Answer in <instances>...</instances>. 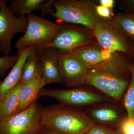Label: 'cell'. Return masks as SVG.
<instances>
[{"mask_svg":"<svg viewBox=\"0 0 134 134\" xmlns=\"http://www.w3.org/2000/svg\"><path fill=\"white\" fill-rule=\"evenodd\" d=\"M131 56L121 53L89 69L87 85L114 101L121 103L131 80Z\"/></svg>","mask_w":134,"mask_h":134,"instance_id":"1","label":"cell"},{"mask_svg":"<svg viewBox=\"0 0 134 134\" xmlns=\"http://www.w3.org/2000/svg\"><path fill=\"white\" fill-rule=\"evenodd\" d=\"M94 123L82 110L60 104L43 107L42 126L57 134H84Z\"/></svg>","mask_w":134,"mask_h":134,"instance_id":"2","label":"cell"},{"mask_svg":"<svg viewBox=\"0 0 134 134\" xmlns=\"http://www.w3.org/2000/svg\"><path fill=\"white\" fill-rule=\"evenodd\" d=\"M98 1L93 0H53L55 11L51 15L56 20L93 30L102 20L96 9Z\"/></svg>","mask_w":134,"mask_h":134,"instance_id":"3","label":"cell"},{"mask_svg":"<svg viewBox=\"0 0 134 134\" xmlns=\"http://www.w3.org/2000/svg\"><path fill=\"white\" fill-rule=\"evenodd\" d=\"M26 16L28 24L26 31L15 46L18 56L29 47L36 46L37 49L46 47L59 33L62 26V24L55 23L32 13Z\"/></svg>","mask_w":134,"mask_h":134,"instance_id":"4","label":"cell"},{"mask_svg":"<svg viewBox=\"0 0 134 134\" xmlns=\"http://www.w3.org/2000/svg\"><path fill=\"white\" fill-rule=\"evenodd\" d=\"M44 96L55 99L60 104L82 111L98 103L114 100L88 85L66 90L43 88L38 97Z\"/></svg>","mask_w":134,"mask_h":134,"instance_id":"5","label":"cell"},{"mask_svg":"<svg viewBox=\"0 0 134 134\" xmlns=\"http://www.w3.org/2000/svg\"><path fill=\"white\" fill-rule=\"evenodd\" d=\"M97 43L111 53H121L131 56L133 45L113 19H103L92 30Z\"/></svg>","mask_w":134,"mask_h":134,"instance_id":"6","label":"cell"},{"mask_svg":"<svg viewBox=\"0 0 134 134\" xmlns=\"http://www.w3.org/2000/svg\"><path fill=\"white\" fill-rule=\"evenodd\" d=\"M43 109L36 103L26 110L0 121V134H38L43 127Z\"/></svg>","mask_w":134,"mask_h":134,"instance_id":"7","label":"cell"},{"mask_svg":"<svg viewBox=\"0 0 134 134\" xmlns=\"http://www.w3.org/2000/svg\"><path fill=\"white\" fill-rule=\"evenodd\" d=\"M95 43L97 42L92 30L77 25L62 24L59 33L46 47L55 48L60 53H66Z\"/></svg>","mask_w":134,"mask_h":134,"instance_id":"8","label":"cell"},{"mask_svg":"<svg viewBox=\"0 0 134 134\" xmlns=\"http://www.w3.org/2000/svg\"><path fill=\"white\" fill-rule=\"evenodd\" d=\"M8 1L0 0V51L4 55L11 52L13 36L18 32L24 33L28 24L27 16H16L8 7Z\"/></svg>","mask_w":134,"mask_h":134,"instance_id":"9","label":"cell"},{"mask_svg":"<svg viewBox=\"0 0 134 134\" xmlns=\"http://www.w3.org/2000/svg\"><path fill=\"white\" fill-rule=\"evenodd\" d=\"M84 111L95 123L113 129H119L122 122L128 117L122 103L114 100L98 103Z\"/></svg>","mask_w":134,"mask_h":134,"instance_id":"10","label":"cell"},{"mask_svg":"<svg viewBox=\"0 0 134 134\" xmlns=\"http://www.w3.org/2000/svg\"><path fill=\"white\" fill-rule=\"evenodd\" d=\"M59 68L64 84L69 88L87 85L89 69L66 54H59Z\"/></svg>","mask_w":134,"mask_h":134,"instance_id":"11","label":"cell"},{"mask_svg":"<svg viewBox=\"0 0 134 134\" xmlns=\"http://www.w3.org/2000/svg\"><path fill=\"white\" fill-rule=\"evenodd\" d=\"M37 52L42 63L45 85L52 83L63 84L59 68L58 50L55 48L45 47L37 49Z\"/></svg>","mask_w":134,"mask_h":134,"instance_id":"12","label":"cell"},{"mask_svg":"<svg viewBox=\"0 0 134 134\" xmlns=\"http://www.w3.org/2000/svg\"><path fill=\"white\" fill-rule=\"evenodd\" d=\"M65 54L77 60L90 69L109 59L113 53L109 52L97 43H95Z\"/></svg>","mask_w":134,"mask_h":134,"instance_id":"13","label":"cell"},{"mask_svg":"<svg viewBox=\"0 0 134 134\" xmlns=\"http://www.w3.org/2000/svg\"><path fill=\"white\" fill-rule=\"evenodd\" d=\"M36 46L29 47L25 49L7 76L0 82V103L4 99L10 92L20 83L23 66L26 60L31 54L37 50Z\"/></svg>","mask_w":134,"mask_h":134,"instance_id":"14","label":"cell"},{"mask_svg":"<svg viewBox=\"0 0 134 134\" xmlns=\"http://www.w3.org/2000/svg\"><path fill=\"white\" fill-rule=\"evenodd\" d=\"M44 86L45 84L43 75L36 77L23 84L19 93L18 113L26 110L36 103V100L39 98V93Z\"/></svg>","mask_w":134,"mask_h":134,"instance_id":"15","label":"cell"},{"mask_svg":"<svg viewBox=\"0 0 134 134\" xmlns=\"http://www.w3.org/2000/svg\"><path fill=\"white\" fill-rule=\"evenodd\" d=\"M53 0H9L8 7L16 16L25 15L36 10L42 9Z\"/></svg>","mask_w":134,"mask_h":134,"instance_id":"16","label":"cell"},{"mask_svg":"<svg viewBox=\"0 0 134 134\" xmlns=\"http://www.w3.org/2000/svg\"><path fill=\"white\" fill-rule=\"evenodd\" d=\"M23 84L19 83L0 103V121L16 114L19 103V93Z\"/></svg>","mask_w":134,"mask_h":134,"instance_id":"17","label":"cell"},{"mask_svg":"<svg viewBox=\"0 0 134 134\" xmlns=\"http://www.w3.org/2000/svg\"><path fill=\"white\" fill-rule=\"evenodd\" d=\"M43 75L42 63L37 50L28 57L22 69L20 83L24 84L38 76Z\"/></svg>","mask_w":134,"mask_h":134,"instance_id":"18","label":"cell"},{"mask_svg":"<svg viewBox=\"0 0 134 134\" xmlns=\"http://www.w3.org/2000/svg\"><path fill=\"white\" fill-rule=\"evenodd\" d=\"M113 19L130 41L134 44V14L121 12L115 14Z\"/></svg>","mask_w":134,"mask_h":134,"instance_id":"19","label":"cell"},{"mask_svg":"<svg viewBox=\"0 0 134 134\" xmlns=\"http://www.w3.org/2000/svg\"><path fill=\"white\" fill-rule=\"evenodd\" d=\"M131 80L128 88L121 102L126 110L129 119L134 118V59H132L130 64Z\"/></svg>","mask_w":134,"mask_h":134,"instance_id":"20","label":"cell"},{"mask_svg":"<svg viewBox=\"0 0 134 134\" xmlns=\"http://www.w3.org/2000/svg\"><path fill=\"white\" fill-rule=\"evenodd\" d=\"M18 58L17 55H4L0 57V77L6 75L8 70L15 65Z\"/></svg>","mask_w":134,"mask_h":134,"instance_id":"21","label":"cell"},{"mask_svg":"<svg viewBox=\"0 0 134 134\" xmlns=\"http://www.w3.org/2000/svg\"><path fill=\"white\" fill-rule=\"evenodd\" d=\"M114 130L104 125L94 123L84 134H111Z\"/></svg>","mask_w":134,"mask_h":134,"instance_id":"22","label":"cell"},{"mask_svg":"<svg viewBox=\"0 0 134 134\" xmlns=\"http://www.w3.org/2000/svg\"><path fill=\"white\" fill-rule=\"evenodd\" d=\"M119 129L122 134H134V118H127L122 122Z\"/></svg>","mask_w":134,"mask_h":134,"instance_id":"23","label":"cell"},{"mask_svg":"<svg viewBox=\"0 0 134 134\" xmlns=\"http://www.w3.org/2000/svg\"><path fill=\"white\" fill-rule=\"evenodd\" d=\"M96 9L99 16L103 19H110L113 17V8L105 7L99 4L96 5Z\"/></svg>","mask_w":134,"mask_h":134,"instance_id":"24","label":"cell"},{"mask_svg":"<svg viewBox=\"0 0 134 134\" xmlns=\"http://www.w3.org/2000/svg\"><path fill=\"white\" fill-rule=\"evenodd\" d=\"M118 3L119 7L124 12L134 14V0H123Z\"/></svg>","mask_w":134,"mask_h":134,"instance_id":"25","label":"cell"},{"mask_svg":"<svg viewBox=\"0 0 134 134\" xmlns=\"http://www.w3.org/2000/svg\"><path fill=\"white\" fill-rule=\"evenodd\" d=\"M98 2L99 5L110 8H113L115 3V1L114 0H100Z\"/></svg>","mask_w":134,"mask_h":134,"instance_id":"26","label":"cell"},{"mask_svg":"<svg viewBox=\"0 0 134 134\" xmlns=\"http://www.w3.org/2000/svg\"><path fill=\"white\" fill-rule=\"evenodd\" d=\"M38 134H57L53 132H52L51 130H49L46 128L43 127L41 131L39 132Z\"/></svg>","mask_w":134,"mask_h":134,"instance_id":"27","label":"cell"},{"mask_svg":"<svg viewBox=\"0 0 134 134\" xmlns=\"http://www.w3.org/2000/svg\"><path fill=\"white\" fill-rule=\"evenodd\" d=\"M111 134H122L119 129H114Z\"/></svg>","mask_w":134,"mask_h":134,"instance_id":"28","label":"cell"},{"mask_svg":"<svg viewBox=\"0 0 134 134\" xmlns=\"http://www.w3.org/2000/svg\"><path fill=\"white\" fill-rule=\"evenodd\" d=\"M131 58L132 59H134V44L133 45V48H132V52Z\"/></svg>","mask_w":134,"mask_h":134,"instance_id":"29","label":"cell"},{"mask_svg":"<svg viewBox=\"0 0 134 134\" xmlns=\"http://www.w3.org/2000/svg\"><path fill=\"white\" fill-rule=\"evenodd\" d=\"M1 82V81H0V82Z\"/></svg>","mask_w":134,"mask_h":134,"instance_id":"30","label":"cell"}]
</instances>
